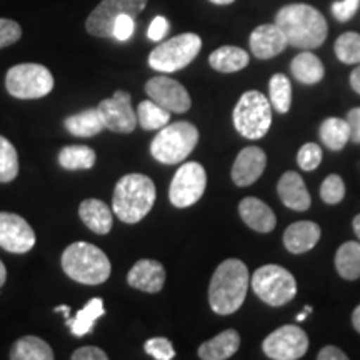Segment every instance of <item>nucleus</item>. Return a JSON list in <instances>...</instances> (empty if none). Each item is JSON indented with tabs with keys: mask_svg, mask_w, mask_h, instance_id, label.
I'll use <instances>...</instances> for the list:
<instances>
[{
	"mask_svg": "<svg viewBox=\"0 0 360 360\" xmlns=\"http://www.w3.org/2000/svg\"><path fill=\"white\" fill-rule=\"evenodd\" d=\"M155 197V184L147 175H124L115 186L112 212L125 224H137L150 212Z\"/></svg>",
	"mask_w": 360,
	"mask_h": 360,
	"instance_id": "obj_3",
	"label": "nucleus"
},
{
	"mask_svg": "<svg viewBox=\"0 0 360 360\" xmlns=\"http://www.w3.org/2000/svg\"><path fill=\"white\" fill-rule=\"evenodd\" d=\"M22 37V29L15 20L0 19V49L15 44Z\"/></svg>",
	"mask_w": 360,
	"mask_h": 360,
	"instance_id": "obj_39",
	"label": "nucleus"
},
{
	"mask_svg": "<svg viewBox=\"0 0 360 360\" xmlns=\"http://www.w3.org/2000/svg\"><path fill=\"white\" fill-rule=\"evenodd\" d=\"M146 352L154 357L155 360H172L175 357V350L172 342L165 337H154V339H148L143 345Z\"/></svg>",
	"mask_w": 360,
	"mask_h": 360,
	"instance_id": "obj_38",
	"label": "nucleus"
},
{
	"mask_svg": "<svg viewBox=\"0 0 360 360\" xmlns=\"http://www.w3.org/2000/svg\"><path fill=\"white\" fill-rule=\"evenodd\" d=\"M319 134H321L323 146L334 152L342 150L350 141V127L347 120L339 119V117H328V119L323 120L321 129H319Z\"/></svg>",
	"mask_w": 360,
	"mask_h": 360,
	"instance_id": "obj_29",
	"label": "nucleus"
},
{
	"mask_svg": "<svg viewBox=\"0 0 360 360\" xmlns=\"http://www.w3.org/2000/svg\"><path fill=\"white\" fill-rule=\"evenodd\" d=\"M137 122L143 130H160L170 122V112L152 98L143 101L137 107Z\"/></svg>",
	"mask_w": 360,
	"mask_h": 360,
	"instance_id": "obj_32",
	"label": "nucleus"
},
{
	"mask_svg": "<svg viewBox=\"0 0 360 360\" xmlns=\"http://www.w3.org/2000/svg\"><path fill=\"white\" fill-rule=\"evenodd\" d=\"M127 282L134 289L147 292V294H157L165 283L164 265L152 259L137 260L127 274Z\"/></svg>",
	"mask_w": 360,
	"mask_h": 360,
	"instance_id": "obj_17",
	"label": "nucleus"
},
{
	"mask_svg": "<svg viewBox=\"0 0 360 360\" xmlns=\"http://www.w3.org/2000/svg\"><path fill=\"white\" fill-rule=\"evenodd\" d=\"M319 360H347V354L334 345H327L317 354Z\"/></svg>",
	"mask_w": 360,
	"mask_h": 360,
	"instance_id": "obj_45",
	"label": "nucleus"
},
{
	"mask_svg": "<svg viewBox=\"0 0 360 360\" xmlns=\"http://www.w3.org/2000/svg\"><path fill=\"white\" fill-rule=\"evenodd\" d=\"M79 215L80 219H82V222L87 225L94 233L105 236V233H109L112 231L114 219H112L110 207L107 205L105 202L98 199L84 200L79 207Z\"/></svg>",
	"mask_w": 360,
	"mask_h": 360,
	"instance_id": "obj_22",
	"label": "nucleus"
},
{
	"mask_svg": "<svg viewBox=\"0 0 360 360\" xmlns=\"http://www.w3.org/2000/svg\"><path fill=\"white\" fill-rule=\"evenodd\" d=\"M65 129L69 130L72 135L75 137H94V135L101 134L105 125L102 122L101 112L96 107V109H87L84 112H79V114H74L65 119Z\"/></svg>",
	"mask_w": 360,
	"mask_h": 360,
	"instance_id": "obj_26",
	"label": "nucleus"
},
{
	"mask_svg": "<svg viewBox=\"0 0 360 360\" xmlns=\"http://www.w3.org/2000/svg\"><path fill=\"white\" fill-rule=\"evenodd\" d=\"M267 167V155L260 147H245L238 152L236 162L232 165V180L238 187L252 186L257 182L260 175Z\"/></svg>",
	"mask_w": 360,
	"mask_h": 360,
	"instance_id": "obj_16",
	"label": "nucleus"
},
{
	"mask_svg": "<svg viewBox=\"0 0 360 360\" xmlns=\"http://www.w3.org/2000/svg\"><path fill=\"white\" fill-rule=\"evenodd\" d=\"M56 312H64L65 317H69L70 307H69V305H58V307H56Z\"/></svg>",
	"mask_w": 360,
	"mask_h": 360,
	"instance_id": "obj_50",
	"label": "nucleus"
},
{
	"mask_svg": "<svg viewBox=\"0 0 360 360\" xmlns=\"http://www.w3.org/2000/svg\"><path fill=\"white\" fill-rule=\"evenodd\" d=\"M62 269L72 281L84 285H101L110 277V260L98 247L74 242L62 254Z\"/></svg>",
	"mask_w": 360,
	"mask_h": 360,
	"instance_id": "obj_4",
	"label": "nucleus"
},
{
	"mask_svg": "<svg viewBox=\"0 0 360 360\" xmlns=\"http://www.w3.org/2000/svg\"><path fill=\"white\" fill-rule=\"evenodd\" d=\"M105 129L119 134H130L137 127V112L132 109V97L125 90H117L110 98L97 105Z\"/></svg>",
	"mask_w": 360,
	"mask_h": 360,
	"instance_id": "obj_13",
	"label": "nucleus"
},
{
	"mask_svg": "<svg viewBox=\"0 0 360 360\" xmlns=\"http://www.w3.org/2000/svg\"><path fill=\"white\" fill-rule=\"evenodd\" d=\"M35 233L25 219L11 212H0V247L12 254H27L34 249Z\"/></svg>",
	"mask_w": 360,
	"mask_h": 360,
	"instance_id": "obj_15",
	"label": "nucleus"
},
{
	"mask_svg": "<svg viewBox=\"0 0 360 360\" xmlns=\"http://www.w3.org/2000/svg\"><path fill=\"white\" fill-rule=\"evenodd\" d=\"M6 87L12 97L32 101L52 92L53 77L51 70L40 64H19L8 69Z\"/></svg>",
	"mask_w": 360,
	"mask_h": 360,
	"instance_id": "obj_9",
	"label": "nucleus"
},
{
	"mask_svg": "<svg viewBox=\"0 0 360 360\" xmlns=\"http://www.w3.org/2000/svg\"><path fill=\"white\" fill-rule=\"evenodd\" d=\"M350 85H352V89L360 96V64L350 74Z\"/></svg>",
	"mask_w": 360,
	"mask_h": 360,
	"instance_id": "obj_46",
	"label": "nucleus"
},
{
	"mask_svg": "<svg viewBox=\"0 0 360 360\" xmlns=\"http://www.w3.org/2000/svg\"><path fill=\"white\" fill-rule=\"evenodd\" d=\"M238 347H240V335L233 328H227L200 345L199 357L204 360H225L231 359Z\"/></svg>",
	"mask_w": 360,
	"mask_h": 360,
	"instance_id": "obj_23",
	"label": "nucleus"
},
{
	"mask_svg": "<svg viewBox=\"0 0 360 360\" xmlns=\"http://www.w3.org/2000/svg\"><path fill=\"white\" fill-rule=\"evenodd\" d=\"M321 236L322 231L317 224L310 220H300L289 225L283 232V245L292 254H305L317 245Z\"/></svg>",
	"mask_w": 360,
	"mask_h": 360,
	"instance_id": "obj_21",
	"label": "nucleus"
},
{
	"mask_svg": "<svg viewBox=\"0 0 360 360\" xmlns=\"http://www.w3.org/2000/svg\"><path fill=\"white\" fill-rule=\"evenodd\" d=\"M360 0H339L332 4V13L339 22H347L357 13Z\"/></svg>",
	"mask_w": 360,
	"mask_h": 360,
	"instance_id": "obj_41",
	"label": "nucleus"
},
{
	"mask_svg": "<svg viewBox=\"0 0 360 360\" xmlns=\"http://www.w3.org/2000/svg\"><path fill=\"white\" fill-rule=\"evenodd\" d=\"M58 164L67 170L92 169L96 164V150L87 146L64 147L58 154Z\"/></svg>",
	"mask_w": 360,
	"mask_h": 360,
	"instance_id": "obj_31",
	"label": "nucleus"
},
{
	"mask_svg": "<svg viewBox=\"0 0 360 360\" xmlns=\"http://www.w3.org/2000/svg\"><path fill=\"white\" fill-rule=\"evenodd\" d=\"M249 285L250 274L247 265L238 259L224 260L210 278V309L219 315L236 314L244 305Z\"/></svg>",
	"mask_w": 360,
	"mask_h": 360,
	"instance_id": "obj_2",
	"label": "nucleus"
},
{
	"mask_svg": "<svg viewBox=\"0 0 360 360\" xmlns=\"http://www.w3.org/2000/svg\"><path fill=\"white\" fill-rule=\"evenodd\" d=\"M19 175V155L11 141L0 135V182H12Z\"/></svg>",
	"mask_w": 360,
	"mask_h": 360,
	"instance_id": "obj_34",
	"label": "nucleus"
},
{
	"mask_svg": "<svg viewBox=\"0 0 360 360\" xmlns=\"http://www.w3.org/2000/svg\"><path fill=\"white\" fill-rule=\"evenodd\" d=\"M335 269L345 281L360 277V242H345L335 254Z\"/></svg>",
	"mask_w": 360,
	"mask_h": 360,
	"instance_id": "obj_30",
	"label": "nucleus"
},
{
	"mask_svg": "<svg viewBox=\"0 0 360 360\" xmlns=\"http://www.w3.org/2000/svg\"><path fill=\"white\" fill-rule=\"evenodd\" d=\"M200 49L202 39L199 35L192 32L180 34L155 47L148 56V65L157 72L172 74L192 64L193 58L199 56Z\"/></svg>",
	"mask_w": 360,
	"mask_h": 360,
	"instance_id": "obj_8",
	"label": "nucleus"
},
{
	"mask_svg": "<svg viewBox=\"0 0 360 360\" xmlns=\"http://www.w3.org/2000/svg\"><path fill=\"white\" fill-rule=\"evenodd\" d=\"M250 57L244 49L233 47V45H224L214 51L209 57V64L214 70L222 72V74H233L245 69L249 65Z\"/></svg>",
	"mask_w": 360,
	"mask_h": 360,
	"instance_id": "obj_24",
	"label": "nucleus"
},
{
	"mask_svg": "<svg viewBox=\"0 0 360 360\" xmlns=\"http://www.w3.org/2000/svg\"><path fill=\"white\" fill-rule=\"evenodd\" d=\"M250 287L262 302L272 307L289 304L297 294L294 274L276 264L264 265L255 270L250 278Z\"/></svg>",
	"mask_w": 360,
	"mask_h": 360,
	"instance_id": "obj_7",
	"label": "nucleus"
},
{
	"mask_svg": "<svg viewBox=\"0 0 360 360\" xmlns=\"http://www.w3.org/2000/svg\"><path fill=\"white\" fill-rule=\"evenodd\" d=\"M352 227H354V232H355V236H357L359 242H360V214H359V215H355V217H354Z\"/></svg>",
	"mask_w": 360,
	"mask_h": 360,
	"instance_id": "obj_49",
	"label": "nucleus"
},
{
	"mask_svg": "<svg viewBox=\"0 0 360 360\" xmlns=\"http://www.w3.org/2000/svg\"><path fill=\"white\" fill-rule=\"evenodd\" d=\"M270 103L278 114H287L292 103V84L283 74L272 75L269 82Z\"/></svg>",
	"mask_w": 360,
	"mask_h": 360,
	"instance_id": "obj_33",
	"label": "nucleus"
},
{
	"mask_svg": "<svg viewBox=\"0 0 360 360\" xmlns=\"http://www.w3.org/2000/svg\"><path fill=\"white\" fill-rule=\"evenodd\" d=\"M276 24L292 47L317 49L326 42L328 25L326 17L307 4H289L277 12Z\"/></svg>",
	"mask_w": 360,
	"mask_h": 360,
	"instance_id": "obj_1",
	"label": "nucleus"
},
{
	"mask_svg": "<svg viewBox=\"0 0 360 360\" xmlns=\"http://www.w3.org/2000/svg\"><path fill=\"white\" fill-rule=\"evenodd\" d=\"M103 314H105V309H103L102 299L96 297V299L89 300L87 305H85L82 310H79L74 319L67 317V326L70 327L72 335L84 337L87 335L89 332H92L94 326H96V321L101 319Z\"/></svg>",
	"mask_w": 360,
	"mask_h": 360,
	"instance_id": "obj_27",
	"label": "nucleus"
},
{
	"mask_svg": "<svg viewBox=\"0 0 360 360\" xmlns=\"http://www.w3.org/2000/svg\"><path fill=\"white\" fill-rule=\"evenodd\" d=\"M56 355L47 342L39 337L27 335L13 344L11 359L12 360H52Z\"/></svg>",
	"mask_w": 360,
	"mask_h": 360,
	"instance_id": "obj_28",
	"label": "nucleus"
},
{
	"mask_svg": "<svg viewBox=\"0 0 360 360\" xmlns=\"http://www.w3.org/2000/svg\"><path fill=\"white\" fill-rule=\"evenodd\" d=\"M347 124L350 127V141L360 143V107H355L347 114Z\"/></svg>",
	"mask_w": 360,
	"mask_h": 360,
	"instance_id": "obj_44",
	"label": "nucleus"
},
{
	"mask_svg": "<svg viewBox=\"0 0 360 360\" xmlns=\"http://www.w3.org/2000/svg\"><path fill=\"white\" fill-rule=\"evenodd\" d=\"M232 119L242 137L259 141L267 135L272 124V103L259 90H249L238 98Z\"/></svg>",
	"mask_w": 360,
	"mask_h": 360,
	"instance_id": "obj_6",
	"label": "nucleus"
},
{
	"mask_svg": "<svg viewBox=\"0 0 360 360\" xmlns=\"http://www.w3.org/2000/svg\"><path fill=\"white\" fill-rule=\"evenodd\" d=\"M335 56L344 64H360V34L345 32L335 40Z\"/></svg>",
	"mask_w": 360,
	"mask_h": 360,
	"instance_id": "obj_35",
	"label": "nucleus"
},
{
	"mask_svg": "<svg viewBox=\"0 0 360 360\" xmlns=\"http://www.w3.org/2000/svg\"><path fill=\"white\" fill-rule=\"evenodd\" d=\"M6 281H7V269H6V265H4L2 260H0V287L6 283Z\"/></svg>",
	"mask_w": 360,
	"mask_h": 360,
	"instance_id": "obj_48",
	"label": "nucleus"
},
{
	"mask_svg": "<svg viewBox=\"0 0 360 360\" xmlns=\"http://www.w3.org/2000/svg\"><path fill=\"white\" fill-rule=\"evenodd\" d=\"M107 354L98 347H80L72 354V360H107Z\"/></svg>",
	"mask_w": 360,
	"mask_h": 360,
	"instance_id": "obj_43",
	"label": "nucleus"
},
{
	"mask_svg": "<svg viewBox=\"0 0 360 360\" xmlns=\"http://www.w3.org/2000/svg\"><path fill=\"white\" fill-rule=\"evenodd\" d=\"M148 0H102L85 22V29L94 37H112L114 22L119 15H132L134 19L146 8Z\"/></svg>",
	"mask_w": 360,
	"mask_h": 360,
	"instance_id": "obj_11",
	"label": "nucleus"
},
{
	"mask_svg": "<svg viewBox=\"0 0 360 360\" xmlns=\"http://www.w3.org/2000/svg\"><path fill=\"white\" fill-rule=\"evenodd\" d=\"M238 214L252 231L269 233L276 229L277 217L274 210L257 197H245L238 204Z\"/></svg>",
	"mask_w": 360,
	"mask_h": 360,
	"instance_id": "obj_20",
	"label": "nucleus"
},
{
	"mask_svg": "<svg viewBox=\"0 0 360 360\" xmlns=\"http://www.w3.org/2000/svg\"><path fill=\"white\" fill-rule=\"evenodd\" d=\"M277 192L282 204L287 209L297 210V212H304V210L310 209V204H312L304 179L294 170H289L282 175L277 184Z\"/></svg>",
	"mask_w": 360,
	"mask_h": 360,
	"instance_id": "obj_19",
	"label": "nucleus"
},
{
	"mask_svg": "<svg viewBox=\"0 0 360 360\" xmlns=\"http://www.w3.org/2000/svg\"><path fill=\"white\" fill-rule=\"evenodd\" d=\"M307 310H304V312H300L299 315H297V322H302V321H305V317H307Z\"/></svg>",
	"mask_w": 360,
	"mask_h": 360,
	"instance_id": "obj_52",
	"label": "nucleus"
},
{
	"mask_svg": "<svg viewBox=\"0 0 360 360\" xmlns=\"http://www.w3.org/2000/svg\"><path fill=\"white\" fill-rule=\"evenodd\" d=\"M199 142V130L191 122L167 124L150 143V154L165 165L180 164L192 154Z\"/></svg>",
	"mask_w": 360,
	"mask_h": 360,
	"instance_id": "obj_5",
	"label": "nucleus"
},
{
	"mask_svg": "<svg viewBox=\"0 0 360 360\" xmlns=\"http://www.w3.org/2000/svg\"><path fill=\"white\" fill-rule=\"evenodd\" d=\"M262 349L274 360L302 359L309 350V337L300 327L283 326L265 337Z\"/></svg>",
	"mask_w": 360,
	"mask_h": 360,
	"instance_id": "obj_12",
	"label": "nucleus"
},
{
	"mask_svg": "<svg viewBox=\"0 0 360 360\" xmlns=\"http://www.w3.org/2000/svg\"><path fill=\"white\" fill-rule=\"evenodd\" d=\"M321 197L322 200L328 205H335L340 204L345 197V184L342 180L340 175L332 174L326 177V180L322 182L321 186Z\"/></svg>",
	"mask_w": 360,
	"mask_h": 360,
	"instance_id": "obj_36",
	"label": "nucleus"
},
{
	"mask_svg": "<svg viewBox=\"0 0 360 360\" xmlns=\"http://www.w3.org/2000/svg\"><path fill=\"white\" fill-rule=\"evenodd\" d=\"M285 35L277 24H264L259 25L254 32L250 34V51L257 58H272L282 53L287 49Z\"/></svg>",
	"mask_w": 360,
	"mask_h": 360,
	"instance_id": "obj_18",
	"label": "nucleus"
},
{
	"mask_svg": "<svg viewBox=\"0 0 360 360\" xmlns=\"http://www.w3.org/2000/svg\"><path fill=\"white\" fill-rule=\"evenodd\" d=\"M290 70L294 77L300 84L305 85L319 84L323 79V75H326V69H323L321 58L309 51L300 52L299 56L294 57L290 64Z\"/></svg>",
	"mask_w": 360,
	"mask_h": 360,
	"instance_id": "obj_25",
	"label": "nucleus"
},
{
	"mask_svg": "<svg viewBox=\"0 0 360 360\" xmlns=\"http://www.w3.org/2000/svg\"><path fill=\"white\" fill-rule=\"evenodd\" d=\"M207 187L205 169L197 162H187L175 172L169 188V199L177 209L197 204Z\"/></svg>",
	"mask_w": 360,
	"mask_h": 360,
	"instance_id": "obj_10",
	"label": "nucleus"
},
{
	"mask_svg": "<svg viewBox=\"0 0 360 360\" xmlns=\"http://www.w3.org/2000/svg\"><path fill=\"white\" fill-rule=\"evenodd\" d=\"M135 30V20L132 15H119L114 22V29H112V37L120 40V42H125L134 35Z\"/></svg>",
	"mask_w": 360,
	"mask_h": 360,
	"instance_id": "obj_40",
	"label": "nucleus"
},
{
	"mask_svg": "<svg viewBox=\"0 0 360 360\" xmlns=\"http://www.w3.org/2000/svg\"><path fill=\"white\" fill-rule=\"evenodd\" d=\"M209 2L215 4V6H229V4L236 2V0H209Z\"/></svg>",
	"mask_w": 360,
	"mask_h": 360,
	"instance_id": "obj_51",
	"label": "nucleus"
},
{
	"mask_svg": "<svg viewBox=\"0 0 360 360\" xmlns=\"http://www.w3.org/2000/svg\"><path fill=\"white\" fill-rule=\"evenodd\" d=\"M352 323H354L355 330H357L359 334H360V305H357V307H355V310H354Z\"/></svg>",
	"mask_w": 360,
	"mask_h": 360,
	"instance_id": "obj_47",
	"label": "nucleus"
},
{
	"mask_svg": "<svg viewBox=\"0 0 360 360\" xmlns=\"http://www.w3.org/2000/svg\"><path fill=\"white\" fill-rule=\"evenodd\" d=\"M169 20L165 19V17H155L154 20H152V24L148 25V30H147V35L148 39L154 40V42H159L165 37V34L169 32Z\"/></svg>",
	"mask_w": 360,
	"mask_h": 360,
	"instance_id": "obj_42",
	"label": "nucleus"
},
{
	"mask_svg": "<svg viewBox=\"0 0 360 360\" xmlns=\"http://www.w3.org/2000/svg\"><path fill=\"white\" fill-rule=\"evenodd\" d=\"M146 92L152 101L167 109L170 114H184L192 105L187 89L177 80L165 77V75H157L148 80Z\"/></svg>",
	"mask_w": 360,
	"mask_h": 360,
	"instance_id": "obj_14",
	"label": "nucleus"
},
{
	"mask_svg": "<svg viewBox=\"0 0 360 360\" xmlns=\"http://www.w3.org/2000/svg\"><path fill=\"white\" fill-rule=\"evenodd\" d=\"M322 157V148L317 143L309 142L300 147L299 154H297V164L305 172H310V170H315L321 165Z\"/></svg>",
	"mask_w": 360,
	"mask_h": 360,
	"instance_id": "obj_37",
	"label": "nucleus"
}]
</instances>
